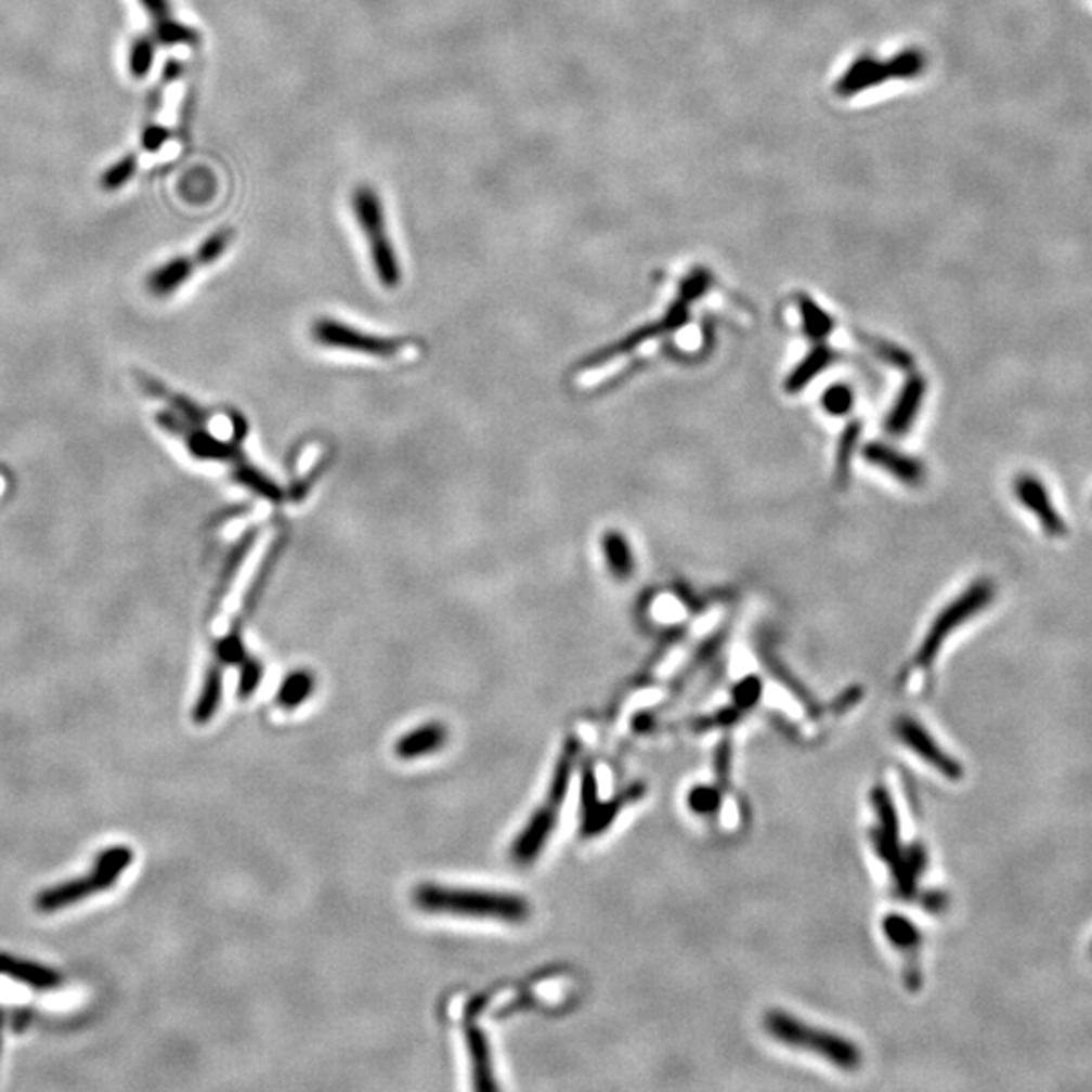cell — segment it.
Returning <instances> with one entry per match:
<instances>
[{"mask_svg": "<svg viewBox=\"0 0 1092 1092\" xmlns=\"http://www.w3.org/2000/svg\"><path fill=\"white\" fill-rule=\"evenodd\" d=\"M445 741H447L445 727L431 723V725L415 728L405 737H401L399 743L394 744V753H396V757L405 758V760L425 757V755H431L433 751H440Z\"/></svg>", "mask_w": 1092, "mask_h": 1092, "instance_id": "14", "label": "cell"}, {"mask_svg": "<svg viewBox=\"0 0 1092 1092\" xmlns=\"http://www.w3.org/2000/svg\"><path fill=\"white\" fill-rule=\"evenodd\" d=\"M601 546H603V555H606L607 569L613 578L627 581L629 576L634 575V569H636L634 550L622 532H606Z\"/></svg>", "mask_w": 1092, "mask_h": 1092, "instance_id": "17", "label": "cell"}, {"mask_svg": "<svg viewBox=\"0 0 1092 1092\" xmlns=\"http://www.w3.org/2000/svg\"><path fill=\"white\" fill-rule=\"evenodd\" d=\"M168 138H170V132H168L167 128H162L158 123H148L142 130V140L140 142H142L144 151L158 152L167 144Z\"/></svg>", "mask_w": 1092, "mask_h": 1092, "instance_id": "30", "label": "cell"}, {"mask_svg": "<svg viewBox=\"0 0 1092 1092\" xmlns=\"http://www.w3.org/2000/svg\"><path fill=\"white\" fill-rule=\"evenodd\" d=\"M413 900L419 909L429 912H452L459 916L494 919L504 923H524L531 916L529 902L522 896L508 893L424 884L415 888Z\"/></svg>", "mask_w": 1092, "mask_h": 1092, "instance_id": "2", "label": "cell"}, {"mask_svg": "<svg viewBox=\"0 0 1092 1092\" xmlns=\"http://www.w3.org/2000/svg\"><path fill=\"white\" fill-rule=\"evenodd\" d=\"M132 860H134V851L128 846H114V848L104 849L88 876L69 880L65 884L53 886L46 893H41L37 898V909L43 910V912H53V910L72 907L95 893H104L116 884V880L120 879L121 872L132 864Z\"/></svg>", "mask_w": 1092, "mask_h": 1092, "instance_id": "7", "label": "cell"}, {"mask_svg": "<svg viewBox=\"0 0 1092 1092\" xmlns=\"http://www.w3.org/2000/svg\"><path fill=\"white\" fill-rule=\"evenodd\" d=\"M314 688H316V678L310 670H296L286 676V680L280 686V692L275 697V702L286 708V711H294L302 704L303 700L314 694Z\"/></svg>", "mask_w": 1092, "mask_h": 1092, "instance_id": "19", "label": "cell"}, {"mask_svg": "<svg viewBox=\"0 0 1092 1092\" xmlns=\"http://www.w3.org/2000/svg\"><path fill=\"white\" fill-rule=\"evenodd\" d=\"M221 694H223V672H221V664H212L207 672L205 684H203L197 706L193 711V720L197 725H207L211 720L214 713L219 711Z\"/></svg>", "mask_w": 1092, "mask_h": 1092, "instance_id": "20", "label": "cell"}, {"mask_svg": "<svg viewBox=\"0 0 1092 1092\" xmlns=\"http://www.w3.org/2000/svg\"><path fill=\"white\" fill-rule=\"evenodd\" d=\"M2 1036H4V1014L0 1010V1054H2Z\"/></svg>", "mask_w": 1092, "mask_h": 1092, "instance_id": "35", "label": "cell"}, {"mask_svg": "<svg viewBox=\"0 0 1092 1092\" xmlns=\"http://www.w3.org/2000/svg\"><path fill=\"white\" fill-rule=\"evenodd\" d=\"M858 438H860V425H849L846 433L840 440V447H837V470H835L837 480H846V476H848L849 461H851Z\"/></svg>", "mask_w": 1092, "mask_h": 1092, "instance_id": "28", "label": "cell"}, {"mask_svg": "<svg viewBox=\"0 0 1092 1092\" xmlns=\"http://www.w3.org/2000/svg\"><path fill=\"white\" fill-rule=\"evenodd\" d=\"M1091 955H1092V945H1091Z\"/></svg>", "mask_w": 1092, "mask_h": 1092, "instance_id": "36", "label": "cell"}, {"mask_svg": "<svg viewBox=\"0 0 1092 1092\" xmlns=\"http://www.w3.org/2000/svg\"><path fill=\"white\" fill-rule=\"evenodd\" d=\"M802 318H804V328L807 336L816 338V340H821L826 338L830 330H832V320L830 316L811 302V300H804L802 302Z\"/></svg>", "mask_w": 1092, "mask_h": 1092, "instance_id": "26", "label": "cell"}, {"mask_svg": "<svg viewBox=\"0 0 1092 1092\" xmlns=\"http://www.w3.org/2000/svg\"><path fill=\"white\" fill-rule=\"evenodd\" d=\"M138 382L146 393L167 405L156 411V424L168 435L181 441L193 459L225 466L237 484L263 500H284L280 485L258 470L243 452L247 424L237 411L203 410L186 394L170 391L148 375H140Z\"/></svg>", "mask_w": 1092, "mask_h": 1092, "instance_id": "1", "label": "cell"}, {"mask_svg": "<svg viewBox=\"0 0 1092 1092\" xmlns=\"http://www.w3.org/2000/svg\"><path fill=\"white\" fill-rule=\"evenodd\" d=\"M350 207L359 227L363 231L364 242L368 245L373 270L379 277L380 286L387 289L399 288L401 263L387 231V219L379 193L368 184H361L352 191Z\"/></svg>", "mask_w": 1092, "mask_h": 1092, "instance_id": "4", "label": "cell"}, {"mask_svg": "<svg viewBox=\"0 0 1092 1092\" xmlns=\"http://www.w3.org/2000/svg\"><path fill=\"white\" fill-rule=\"evenodd\" d=\"M263 676V667L256 660L247 658L242 664V682H239V697L247 698L253 694Z\"/></svg>", "mask_w": 1092, "mask_h": 1092, "instance_id": "29", "label": "cell"}, {"mask_svg": "<svg viewBox=\"0 0 1092 1092\" xmlns=\"http://www.w3.org/2000/svg\"><path fill=\"white\" fill-rule=\"evenodd\" d=\"M886 928H888V931H886V933H888V937L896 940V942H900V945H905V942H907V947H909V945H912L914 940H919V933H916V928H914V926L910 925L909 921L893 919V921H888V923H886Z\"/></svg>", "mask_w": 1092, "mask_h": 1092, "instance_id": "31", "label": "cell"}, {"mask_svg": "<svg viewBox=\"0 0 1092 1092\" xmlns=\"http://www.w3.org/2000/svg\"><path fill=\"white\" fill-rule=\"evenodd\" d=\"M898 737L902 739V743L910 746L919 757L925 758L933 769H937L947 779H961L963 777L961 763L957 758L951 757V755H947V751L933 739V734L925 727H921L919 723H914L912 718L900 720Z\"/></svg>", "mask_w": 1092, "mask_h": 1092, "instance_id": "9", "label": "cell"}, {"mask_svg": "<svg viewBox=\"0 0 1092 1092\" xmlns=\"http://www.w3.org/2000/svg\"><path fill=\"white\" fill-rule=\"evenodd\" d=\"M200 270L195 256H179V258L168 259L167 263L158 265L151 275L146 277V288L156 298H167L172 296Z\"/></svg>", "mask_w": 1092, "mask_h": 1092, "instance_id": "11", "label": "cell"}, {"mask_svg": "<svg viewBox=\"0 0 1092 1092\" xmlns=\"http://www.w3.org/2000/svg\"><path fill=\"white\" fill-rule=\"evenodd\" d=\"M154 41L165 47L195 46L198 41V32L181 21L165 16V18H158L154 25Z\"/></svg>", "mask_w": 1092, "mask_h": 1092, "instance_id": "22", "label": "cell"}, {"mask_svg": "<svg viewBox=\"0 0 1092 1092\" xmlns=\"http://www.w3.org/2000/svg\"><path fill=\"white\" fill-rule=\"evenodd\" d=\"M864 457L872 466L888 471L902 484L919 485L925 478V468L916 459L890 450L882 443H870L864 450Z\"/></svg>", "mask_w": 1092, "mask_h": 1092, "instance_id": "12", "label": "cell"}, {"mask_svg": "<svg viewBox=\"0 0 1092 1092\" xmlns=\"http://www.w3.org/2000/svg\"><path fill=\"white\" fill-rule=\"evenodd\" d=\"M765 1028L774 1036L775 1040L791 1048L814 1052L821 1058L832 1062L837 1068L854 1070L860 1066L862 1054L849 1040L837 1036V1034H832V1031L818 1030L814 1026H807L797 1017L788 1016L783 1012H771L769 1016L765 1017Z\"/></svg>", "mask_w": 1092, "mask_h": 1092, "instance_id": "5", "label": "cell"}, {"mask_svg": "<svg viewBox=\"0 0 1092 1092\" xmlns=\"http://www.w3.org/2000/svg\"><path fill=\"white\" fill-rule=\"evenodd\" d=\"M926 382L925 379L921 377H912L909 382L905 385V389L898 394L896 399L895 407L890 411L888 419H886V429L888 433L893 435H902L907 433L910 429L912 421L916 419L919 415V410L923 405V399H925Z\"/></svg>", "mask_w": 1092, "mask_h": 1092, "instance_id": "13", "label": "cell"}, {"mask_svg": "<svg viewBox=\"0 0 1092 1092\" xmlns=\"http://www.w3.org/2000/svg\"><path fill=\"white\" fill-rule=\"evenodd\" d=\"M1016 494L1017 498L1024 502L1031 512L1040 518V522H1042V526H1044V531L1048 534L1061 536V534L1066 532L1064 520L1056 512L1054 504L1050 502V496H1048L1046 487H1044V484L1038 478L1028 476V473L1019 476L1016 480Z\"/></svg>", "mask_w": 1092, "mask_h": 1092, "instance_id": "10", "label": "cell"}, {"mask_svg": "<svg viewBox=\"0 0 1092 1092\" xmlns=\"http://www.w3.org/2000/svg\"><path fill=\"white\" fill-rule=\"evenodd\" d=\"M690 805L697 809V811H711L716 807V795L711 789H697L690 797Z\"/></svg>", "mask_w": 1092, "mask_h": 1092, "instance_id": "32", "label": "cell"}, {"mask_svg": "<svg viewBox=\"0 0 1092 1092\" xmlns=\"http://www.w3.org/2000/svg\"><path fill=\"white\" fill-rule=\"evenodd\" d=\"M310 336L322 349L338 350L382 363H415L424 354V344L415 338L370 334L328 316L312 322Z\"/></svg>", "mask_w": 1092, "mask_h": 1092, "instance_id": "3", "label": "cell"}, {"mask_svg": "<svg viewBox=\"0 0 1092 1092\" xmlns=\"http://www.w3.org/2000/svg\"><path fill=\"white\" fill-rule=\"evenodd\" d=\"M136 168V154H126L123 158H120L116 165H112V167L107 168L106 172L102 174L100 182H102L104 191H107V193H112V191H120L121 186H123L126 182H130L134 179Z\"/></svg>", "mask_w": 1092, "mask_h": 1092, "instance_id": "25", "label": "cell"}, {"mask_svg": "<svg viewBox=\"0 0 1092 1092\" xmlns=\"http://www.w3.org/2000/svg\"><path fill=\"white\" fill-rule=\"evenodd\" d=\"M821 405L823 410L828 411L830 415L834 417H840V415H846L851 405H854V394L849 391L848 387L844 385H834L830 387L823 396H821Z\"/></svg>", "mask_w": 1092, "mask_h": 1092, "instance_id": "27", "label": "cell"}, {"mask_svg": "<svg viewBox=\"0 0 1092 1092\" xmlns=\"http://www.w3.org/2000/svg\"><path fill=\"white\" fill-rule=\"evenodd\" d=\"M156 57V41L146 35H140L128 51V69L136 79H144L151 74Z\"/></svg>", "mask_w": 1092, "mask_h": 1092, "instance_id": "23", "label": "cell"}, {"mask_svg": "<svg viewBox=\"0 0 1092 1092\" xmlns=\"http://www.w3.org/2000/svg\"><path fill=\"white\" fill-rule=\"evenodd\" d=\"M468 1048H470L471 1058H473V1087L478 1091H496V1082L492 1078V1062H490V1048L484 1034L468 1026Z\"/></svg>", "mask_w": 1092, "mask_h": 1092, "instance_id": "18", "label": "cell"}, {"mask_svg": "<svg viewBox=\"0 0 1092 1092\" xmlns=\"http://www.w3.org/2000/svg\"><path fill=\"white\" fill-rule=\"evenodd\" d=\"M233 242V233L229 229H221V231H214L211 233L205 242L198 245L197 251H195V258H197L198 265L205 268V265H212L217 259L223 258L225 251L229 249V245Z\"/></svg>", "mask_w": 1092, "mask_h": 1092, "instance_id": "24", "label": "cell"}, {"mask_svg": "<svg viewBox=\"0 0 1092 1092\" xmlns=\"http://www.w3.org/2000/svg\"><path fill=\"white\" fill-rule=\"evenodd\" d=\"M322 461H326V447L320 441L302 447V452L296 457L294 487L289 494L294 500L306 498V492H310V487L316 482V476L322 471Z\"/></svg>", "mask_w": 1092, "mask_h": 1092, "instance_id": "16", "label": "cell"}, {"mask_svg": "<svg viewBox=\"0 0 1092 1092\" xmlns=\"http://www.w3.org/2000/svg\"><path fill=\"white\" fill-rule=\"evenodd\" d=\"M0 973L13 977L15 981L35 987V989H51V987H57L61 984V975L57 971L30 963L25 959L4 955V953H0Z\"/></svg>", "mask_w": 1092, "mask_h": 1092, "instance_id": "15", "label": "cell"}, {"mask_svg": "<svg viewBox=\"0 0 1092 1092\" xmlns=\"http://www.w3.org/2000/svg\"><path fill=\"white\" fill-rule=\"evenodd\" d=\"M181 63H179V61L170 60L167 61V65H165V74H162V77H165V81H174L177 77L181 76Z\"/></svg>", "mask_w": 1092, "mask_h": 1092, "instance_id": "34", "label": "cell"}, {"mask_svg": "<svg viewBox=\"0 0 1092 1092\" xmlns=\"http://www.w3.org/2000/svg\"><path fill=\"white\" fill-rule=\"evenodd\" d=\"M830 363H832V352H830L828 347H818V349L811 350L804 361H802V364L789 375L785 389H788L789 393L802 391L811 380L818 377L821 370H826L830 366Z\"/></svg>", "mask_w": 1092, "mask_h": 1092, "instance_id": "21", "label": "cell"}, {"mask_svg": "<svg viewBox=\"0 0 1092 1092\" xmlns=\"http://www.w3.org/2000/svg\"><path fill=\"white\" fill-rule=\"evenodd\" d=\"M140 4L144 6V11L154 18H165V16H170V2L168 0H140Z\"/></svg>", "mask_w": 1092, "mask_h": 1092, "instance_id": "33", "label": "cell"}, {"mask_svg": "<svg viewBox=\"0 0 1092 1092\" xmlns=\"http://www.w3.org/2000/svg\"><path fill=\"white\" fill-rule=\"evenodd\" d=\"M576 751L578 749H576L575 741H569L567 746H564V751H562L561 760H559V765L555 769L552 785L548 789L545 805L532 816L522 835L516 840L515 846H512V858H515V862H518V864H531L532 860H536L538 854L545 848L548 835L555 830L562 800H564V795L569 791V781H571V775H573V763H575Z\"/></svg>", "mask_w": 1092, "mask_h": 1092, "instance_id": "6", "label": "cell"}, {"mask_svg": "<svg viewBox=\"0 0 1092 1092\" xmlns=\"http://www.w3.org/2000/svg\"><path fill=\"white\" fill-rule=\"evenodd\" d=\"M993 593H996L993 592V585L989 581H977L961 597H957L953 603L945 607L940 611L939 618L931 625L925 641H923L921 650L916 653V664L919 666H931L935 662L940 648H942L945 639L951 636L955 629H959L970 618L977 615L979 611H984L991 603Z\"/></svg>", "mask_w": 1092, "mask_h": 1092, "instance_id": "8", "label": "cell"}]
</instances>
